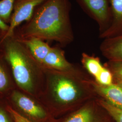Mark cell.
I'll return each instance as SVG.
<instances>
[{
    "instance_id": "6da1fadb",
    "label": "cell",
    "mask_w": 122,
    "mask_h": 122,
    "mask_svg": "<svg viewBox=\"0 0 122 122\" xmlns=\"http://www.w3.org/2000/svg\"><path fill=\"white\" fill-rule=\"evenodd\" d=\"M44 83L39 100L52 116L96 98L91 80L76 68L61 71L43 67Z\"/></svg>"
},
{
    "instance_id": "7a4b0ae2",
    "label": "cell",
    "mask_w": 122,
    "mask_h": 122,
    "mask_svg": "<svg viewBox=\"0 0 122 122\" xmlns=\"http://www.w3.org/2000/svg\"><path fill=\"white\" fill-rule=\"evenodd\" d=\"M71 9L69 0H46L36 8L29 21L18 28L14 35L20 39L36 37L56 41L61 46L69 44L74 40Z\"/></svg>"
},
{
    "instance_id": "3957f363",
    "label": "cell",
    "mask_w": 122,
    "mask_h": 122,
    "mask_svg": "<svg viewBox=\"0 0 122 122\" xmlns=\"http://www.w3.org/2000/svg\"><path fill=\"white\" fill-rule=\"evenodd\" d=\"M1 50L9 64L17 88L39 99L44 83L43 66L15 35H5Z\"/></svg>"
},
{
    "instance_id": "277c9868",
    "label": "cell",
    "mask_w": 122,
    "mask_h": 122,
    "mask_svg": "<svg viewBox=\"0 0 122 122\" xmlns=\"http://www.w3.org/2000/svg\"><path fill=\"white\" fill-rule=\"evenodd\" d=\"M5 100L13 109L33 122L54 121L48 109L38 99L17 88L13 90Z\"/></svg>"
},
{
    "instance_id": "5b68a950",
    "label": "cell",
    "mask_w": 122,
    "mask_h": 122,
    "mask_svg": "<svg viewBox=\"0 0 122 122\" xmlns=\"http://www.w3.org/2000/svg\"><path fill=\"white\" fill-rule=\"evenodd\" d=\"M87 15L96 22L99 35L110 25L112 15L109 0H76Z\"/></svg>"
},
{
    "instance_id": "8992f818",
    "label": "cell",
    "mask_w": 122,
    "mask_h": 122,
    "mask_svg": "<svg viewBox=\"0 0 122 122\" xmlns=\"http://www.w3.org/2000/svg\"><path fill=\"white\" fill-rule=\"evenodd\" d=\"M63 122H115L95 98L85 103Z\"/></svg>"
},
{
    "instance_id": "52a82bcc",
    "label": "cell",
    "mask_w": 122,
    "mask_h": 122,
    "mask_svg": "<svg viewBox=\"0 0 122 122\" xmlns=\"http://www.w3.org/2000/svg\"><path fill=\"white\" fill-rule=\"evenodd\" d=\"M46 0H15L13 13L9 24V29L5 36H12L24 21H29L36 8Z\"/></svg>"
},
{
    "instance_id": "ba28073f",
    "label": "cell",
    "mask_w": 122,
    "mask_h": 122,
    "mask_svg": "<svg viewBox=\"0 0 122 122\" xmlns=\"http://www.w3.org/2000/svg\"><path fill=\"white\" fill-rule=\"evenodd\" d=\"M41 66L46 68L61 71H68L76 69L66 59L64 51L57 47H51Z\"/></svg>"
},
{
    "instance_id": "9c48e42d",
    "label": "cell",
    "mask_w": 122,
    "mask_h": 122,
    "mask_svg": "<svg viewBox=\"0 0 122 122\" xmlns=\"http://www.w3.org/2000/svg\"><path fill=\"white\" fill-rule=\"evenodd\" d=\"M91 83L97 95L114 107L122 110V88L114 83L103 86L91 80Z\"/></svg>"
},
{
    "instance_id": "30bf717a",
    "label": "cell",
    "mask_w": 122,
    "mask_h": 122,
    "mask_svg": "<svg viewBox=\"0 0 122 122\" xmlns=\"http://www.w3.org/2000/svg\"><path fill=\"white\" fill-rule=\"evenodd\" d=\"M16 88L9 64L1 50L0 52V100H5L9 94Z\"/></svg>"
},
{
    "instance_id": "8fae6325",
    "label": "cell",
    "mask_w": 122,
    "mask_h": 122,
    "mask_svg": "<svg viewBox=\"0 0 122 122\" xmlns=\"http://www.w3.org/2000/svg\"><path fill=\"white\" fill-rule=\"evenodd\" d=\"M112 20L109 29L99 37L102 39L122 35V0H109Z\"/></svg>"
},
{
    "instance_id": "7c38bea8",
    "label": "cell",
    "mask_w": 122,
    "mask_h": 122,
    "mask_svg": "<svg viewBox=\"0 0 122 122\" xmlns=\"http://www.w3.org/2000/svg\"><path fill=\"white\" fill-rule=\"evenodd\" d=\"M100 50L109 61L122 62V35L104 39Z\"/></svg>"
},
{
    "instance_id": "4fadbf2b",
    "label": "cell",
    "mask_w": 122,
    "mask_h": 122,
    "mask_svg": "<svg viewBox=\"0 0 122 122\" xmlns=\"http://www.w3.org/2000/svg\"><path fill=\"white\" fill-rule=\"evenodd\" d=\"M18 38L26 46L35 60L41 65L51 48L48 43L36 37Z\"/></svg>"
},
{
    "instance_id": "5bb4252c",
    "label": "cell",
    "mask_w": 122,
    "mask_h": 122,
    "mask_svg": "<svg viewBox=\"0 0 122 122\" xmlns=\"http://www.w3.org/2000/svg\"><path fill=\"white\" fill-rule=\"evenodd\" d=\"M81 61L84 68L94 78L104 66L102 64L99 57L90 55L85 52L82 54Z\"/></svg>"
},
{
    "instance_id": "9a60e30c",
    "label": "cell",
    "mask_w": 122,
    "mask_h": 122,
    "mask_svg": "<svg viewBox=\"0 0 122 122\" xmlns=\"http://www.w3.org/2000/svg\"><path fill=\"white\" fill-rule=\"evenodd\" d=\"M15 0H0V18L6 24L10 23Z\"/></svg>"
},
{
    "instance_id": "2e32d148",
    "label": "cell",
    "mask_w": 122,
    "mask_h": 122,
    "mask_svg": "<svg viewBox=\"0 0 122 122\" xmlns=\"http://www.w3.org/2000/svg\"><path fill=\"white\" fill-rule=\"evenodd\" d=\"M95 79L96 83L103 86H109L114 83L113 74L106 66L103 67Z\"/></svg>"
},
{
    "instance_id": "e0dca14e",
    "label": "cell",
    "mask_w": 122,
    "mask_h": 122,
    "mask_svg": "<svg viewBox=\"0 0 122 122\" xmlns=\"http://www.w3.org/2000/svg\"><path fill=\"white\" fill-rule=\"evenodd\" d=\"M100 105L107 112L115 122H122V110L110 105L102 98H97Z\"/></svg>"
},
{
    "instance_id": "ac0fdd59",
    "label": "cell",
    "mask_w": 122,
    "mask_h": 122,
    "mask_svg": "<svg viewBox=\"0 0 122 122\" xmlns=\"http://www.w3.org/2000/svg\"><path fill=\"white\" fill-rule=\"evenodd\" d=\"M106 66L112 71L114 80L122 79V62L110 61L107 63Z\"/></svg>"
},
{
    "instance_id": "d6986e66",
    "label": "cell",
    "mask_w": 122,
    "mask_h": 122,
    "mask_svg": "<svg viewBox=\"0 0 122 122\" xmlns=\"http://www.w3.org/2000/svg\"><path fill=\"white\" fill-rule=\"evenodd\" d=\"M0 122H14L6 108L5 100H0Z\"/></svg>"
},
{
    "instance_id": "ffe728a7",
    "label": "cell",
    "mask_w": 122,
    "mask_h": 122,
    "mask_svg": "<svg viewBox=\"0 0 122 122\" xmlns=\"http://www.w3.org/2000/svg\"><path fill=\"white\" fill-rule=\"evenodd\" d=\"M6 108L8 111L12 118L14 122H33L28 118L24 116L20 113H18L16 110L10 106L6 103Z\"/></svg>"
},
{
    "instance_id": "44dd1931",
    "label": "cell",
    "mask_w": 122,
    "mask_h": 122,
    "mask_svg": "<svg viewBox=\"0 0 122 122\" xmlns=\"http://www.w3.org/2000/svg\"><path fill=\"white\" fill-rule=\"evenodd\" d=\"M9 29V25L5 23L0 18V31L3 33H7Z\"/></svg>"
},
{
    "instance_id": "7402d4cb",
    "label": "cell",
    "mask_w": 122,
    "mask_h": 122,
    "mask_svg": "<svg viewBox=\"0 0 122 122\" xmlns=\"http://www.w3.org/2000/svg\"><path fill=\"white\" fill-rule=\"evenodd\" d=\"M5 34H6V33H3L0 31V49H1L2 43L3 40L4 38Z\"/></svg>"
},
{
    "instance_id": "603a6c76",
    "label": "cell",
    "mask_w": 122,
    "mask_h": 122,
    "mask_svg": "<svg viewBox=\"0 0 122 122\" xmlns=\"http://www.w3.org/2000/svg\"><path fill=\"white\" fill-rule=\"evenodd\" d=\"M114 83L117 84L120 87H121L122 88V79L114 80Z\"/></svg>"
},
{
    "instance_id": "cb8c5ba5",
    "label": "cell",
    "mask_w": 122,
    "mask_h": 122,
    "mask_svg": "<svg viewBox=\"0 0 122 122\" xmlns=\"http://www.w3.org/2000/svg\"><path fill=\"white\" fill-rule=\"evenodd\" d=\"M55 122V121H52V122Z\"/></svg>"
},
{
    "instance_id": "d4e9b609",
    "label": "cell",
    "mask_w": 122,
    "mask_h": 122,
    "mask_svg": "<svg viewBox=\"0 0 122 122\" xmlns=\"http://www.w3.org/2000/svg\"><path fill=\"white\" fill-rule=\"evenodd\" d=\"M0 51H1V49H0Z\"/></svg>"
}]
</instances>
